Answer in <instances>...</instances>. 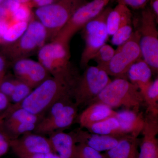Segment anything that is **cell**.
Segmentation results:
<instances>
[{
    "instance_id": "cell-1",
    "label": "cell",
    "mask_w": 158,
    "mask_h": 158,
    "mask_svg": "<svg viewBox=\"0 0 158 158\" xmlns=\"http://www.w3.org/2000/svg\"><path fill=\"white\" fill-rule=\"evenodd\" d=\"M80 76L73 67L55 76H51L33 89L21 102L13 105V108H23L33 114L43 116L56 102L62 99L73 98Z\"/></svg>"
},
{
    "instance_id": "cell-2",
    "label": "cell",
    "mask_w": 158,
    "mask_h": 158,
    "mask_svg": "<svg viewBox=\"0 0 158 158\" xmlns=\"http://www.w3.org/2000/svg\"><path fill=\"white\" fill-rule=\"evenodd\" d=\"M101 102L112 108L124 107L140 112L144 101L138 86L127 79L116 78L111 81L90 104Z\"/></svg>"
},
{
    "instance_id": "cell-3",
    "label": "cell",
    "mask_w": 158,
    "mask_h": 158,
    "mask_svg": "<svg viewBox=\"0 0 158 158\" xmlns=\"http://www.w3.org/2000/svg\"><path fill=\"white\" fill-rule=\"evenodd\" d=\"M86 2V0H62L37 9L36 15L46 30L48 41L56 38L75 11Z\"/></svg>"
},
{
    "instance_id": "cell-4",
    "label": "cell",
    "mask_w": 158,
    "mask_h": 158,
    "mask_svg": "<svg viewBox=\"0 0 158 158\" xmlns=\"http://www.w3.org/2000/svg\"><path fill=\"white\" fill-rule=\"evenodd\" d=\"M48 41L46 30L38 20L29 23L27 28L17 40L6 44L3 49L5 56L14 62L19 59L28 58L39 51Z\"/></svg>"
},
{
    "instance_id": "cell-5",
    "label": "cell",
    "mask_w": 158,
    "mask_h": 158,
    "mask_svg": "<svg viewBox=\"0 0 158 158\" xmlns=\"http://www.w3.org/2000/svg\"><path fill=\"white\" fill-rule=\"evenodd\" d=\"M139 27L140 49L142 59L147 62L152 73L158 72V20L150 8L142 9Z\"/></svg>"
},
{
    "instance_id": "cell-6",
    "label": "cell",
    "mask_w": 158,
    "mask_h": 158,
    "mask_svg": "<svg viewBox=\"0 0 158 158\" xmlns=\"http://www.w3.org/2000/svg\"><path fill=\"white\" fill-rule=\"evenodd\" d=\"M78 109L70 99L59 101L51 106L46 116L38 122L34 133L43 135L69 127L77 116Z\"/></svg>"
},
{
    "instance_id": "cell-7",
    "label": "cell",
    "mask_w": 158,
    "mask_h": 158,
    "mask_svg": "<svg viewBox=\"0 0 158 158\" xmlns=\"http://www.w3.org/2000/svg\"><path fill=\"white\" fill-rule=\"evenodd\" d=\"M111 81L104 69L97 65H88L77 82L74 102L78 107L88 106Z\"/></svg>"
},
{
    "instance_id": "cell-8",
    "label": "cell",
    "mask_w": 158,
    "mask_h": 158,
    "mask_svg": "<svg viewBox=\"0 0 158 158\" xmlns=\"http://www.w3.org/2000/svg\"><path fill=\"white\" fill-rule=\"evenodd\" d=\"M111 8L106 7L98 15L91 20L84 27L83 36L85 46L81 56L80 64L85 69L99 49L106 44L108 35L106 20Z\"/></svg>"
},
{
    "instance_id": "cell-9",
    "label": "cell",
    "mask_w": 158,
    "mask_h": 158,
    "mask_svg": "<svg viewBox=\"0 0 158 158\" xmlns=\"http://www.w3.org/2000/svg\"><path fill=\"white\" fill-rule=\"evenodd\" d=\"M139 40L140 35L136 30L129 39L118 47L111 61L102 68L109 76L127 79V73L131 66L142 58Z\"/></svg>"
},
{
    "instance_id": "cell-10",
    "label": "cell",
    "mask_w": 158,
    "mask_h": 158,
    "mask_svg": "<svg viewBox=\"0 0 158 158\" xmlns=\"http://www.w3.org/2000/svg\"><path fill=\"white\" fill-rule=\"evenodd\" d=\"M37 52L38 62L51 76H55L73 67L70 62L69 44L54 40L46 43Z\"/></svg>"
},
{
    "instance_id": "cell-11",
    "label": "cell",
    "mask_w": 158,
    "mask_h": 158,
    "mask_svg": "<svg viewBox=\"0 0 158 158\" xmlns=\"http://www.w3.org/2000/svg\"><path fill=\"white\" fill-rule=\"evenodd\" d=\"M110 1L111 0H92L85 3L75 11L54 40L69 44L75 34L102 12Z\"/></svg>"
},
{
    "instance_id": "cell-12",
    "label": "cell",
    "mask_w": 158,
    "mask_h": 158,
    "mask_svg": "<svg viewBox=\"0 0 158 158\" xmlns=\"http://www.w3.org/2000/svg\"><path fill=\"white\" fill-rule=\"evenodd\" d=\"M10 147L19 158L37 154L54 153L49 138L36 133H26L10 140Z\"/></svg>"
},
{
    "instance_id": "cell-13",
    "label": "cell",
    "mask_w": 158,
    "mask_h": 158,
    "mask_svg": "<svg viewBox=\"0 0 158 158\" xmlns=\"http://www.w3.org/2000/svg\"><path fill=\"white\" fill-rule=\"evenodd\" d=\"M13 70L16 79L34 89L51 76L41 63L28 58L13 62Z\"/></svg>"
},
{
    "instance_id": "cell-14",
    "label": "cell",
    "mask_w": 158,
    "mask_h": 158,
    "mask_svg": "<svg viewBox=\"0 0 158 158\" xmlns=\"http://www.w3.org/2000/svg\"><path fill=\"white\" fill-rule=\"evenodd\" d=\"M141 134L138 158H158V115L147 113Z\"/></svg>"
},
{
    "instance_id": "cell-15",
    "label": "cell",
    "mask_w": 158,
    "mask_h": 158,
    "mask_svg": "<svg viewBox=\"0 0 158 158\" xmlns=\"http://www.w3.org/2000/svg\"><path fill=\"white\" fill-rule=\"evenodd\" d=\"M72 133L77 144H86L99 152L107 151L112 149L117 145L122 138L124 137L93 134L81 129H79Z\"/></svg>"
},
{
    "instance_id": "cell-16",
    "label": "cell",
    "mask_w": 158,
    "mask_h": 158,
    "mask_svg": "<svg viewBox=\"0 0 158 158\" xmlns=\"http://www.w3.org/2000/svg\"><path fill=\"white\" fill-rule=\"evenodd\" d=\"M116 118L119 123V131L123 136L131 135L138 138L144 127L143 113L126 110L117 112Z\"/></svg>"
},
{
    "instance_id": "cell-17",
    "label": "cell",
    "mask_w": 158,
    "mask_h": 158,
    "mask_svg": "<svg viewBox=\"0 0 158 158\" xmlns=\"http://www.w3.org/2000/svg\"><path fill=\"white\" fill-rule=\"evenodd\" d=\"M117 112L113 108L101 102L92 103L82 111L78 117V121L81 128L87 129L91 125L105 118L115 117Z\"/></svg>"
},
{
    "instance_id": "cell-18",
    "label": "cell",
    "mask_w": 158,
    "mask_h": 158,
    "mask_svg": "<svg viewBox=\"0 0 158 158\" xmlns=\"http://www.w3.org/2000/svg\"><path fill=\"white\" fill-rule=\"evenodd\" d=\"M48 138L54 153L61 158H75L77 142L72 132L57 131L50 134Z\"/></svg>"
},
{
    "instance_id": "cell-19",
    "label": "cell",
    "mask_w": 158,
    "mask_h": 158,
    "mask_svg": "<svg viewBox=\"0 0 158 158\" xmlns=\"http://www.w3.org/2000/svg\"><path fill=\"white\" fill-rule=\"evenodd\" d=\"M140 140L131 135L124 136L112 149L105 152L107 158H138Z\"/></svg>"
},
{
    "instance_id": "cell-20",
    "label": "cell",
    "mask_w": 158,
    "mask_h": 158,
    "mask_svg": "<svg viewBox=\"0 0 158 158\" xmlns=\"http://www.w3.org/2000/svg\"><path fill=\"white\" fill-rule=\"evenodd\" d=\"M152 74L149 65L142 58L131 66L127 73V78L131 83L137 85L141 91L152 82Z\"/></svg>"
},
{
    "instance_id": "cell-21",
    "label": "cell",
    "mask_w": 158,
    "mask_h": 158,
    "mask_svg": "<svg viewBox=\"0 0 158 158\" xmlns=\"http://www.w3.org/2000/svg\"><path fill=\"white\" fill-rule=\"evenodd\" d=\"M132 23V14L127 6L118 4L108 13L106 25L109 36H113L118 28L123 26Z\"/></svg>"
},
{
    "instance_id": "cell-22",
    "label": "cell",
    "mask_w": 158,
    "mask_h": 158,
    "mask_svg": "<svg viewBox=\"0 0 158 158\" xmlns=\"http://www.w3.org/2000/svg\"><path fill=\"white\" fill-rule=\"evenodd\" d=\"M119 123L116 117H110L94 123L86 129L93 134L123 137L119 131Z\"/></svg>"
},
{
    "instance_id": "cell-23",
    "label": "cell",
    "mask_w": 158,
    "mask_h": 158,
    "mask_svg": "<svg viewBox=\"0 0 158 158\" xmlns=\"http://www.w3.org/2000/svg\"><path fill=\"white\" fill-rule=\"evenodd\" d=\"M141 92L144 103L147 106V113L158 115V78L152 81L150 84Z\"/></svg>"
},
{
    "instance_id": "cell-24",
    "label": "cell",
    "mask_w": 158,
    "mask_h": 158,
    "mask_svg": "<svg viewBox=\"0 0 158 158\" xmlns=\"http://www.w3.org/2000/svg\"><path fill=\"white\" fill-rule=\"evenodd\" d=\"M4 122L5 124L18 123H31L37 124L43 116L36 115L22 108L13 109Z\"/></svg>"
},
{
    "instance_id": "cell-25",
    "label": "cell",
    "mask_w": 158,
    "mask_h": 158,
    "mask_svg": "<svg viewBox=\"0 0 158 158\" xmlns=\"http://www.w3.org/2000/svg\"><path fill=\"white\" fill-rule=\"evenodd\" d=\"M29 22H16L9 26L4 35L2 40L7 44L14 42L24 33L28 26Z\"/></svg>"
},
{
    "instance_id": "cell-26",
    "label": "cell",
    "mask_w": 158,
    "mask_h": 158,
    "mask_svg": "<svg viewBox=\"0 0 158 158\" xmlns=\"http://www.w3.org/2000/svg\"><path fill=\"white\" fill-rule=\"evenodd\" d=\"M36 125L37 124L34 123H18L9 124L4 123L3 127H5L7 132H8V133L6 134H6L7 135L8 134H10L9 135V138L11 135L13 137L11 139H14L26 133L34 131L36 127Z\"/></svg>"
},
{
    "instance_id": "cell-27",
    "label": "cell",
    "mask_w": 158,
    "mask_h": 158,
    "mask_svg": "<svg viewBox=\"0 0 158 158\" xmlns=\"http://www.w3.org/2000/svg\"><path fill=\"white\" fill-rule=\"evenodd\" d=\"M115 51L111 46L105 44L99 49L92 59L97 62V66L103 68L113 58Z\"/></svg>"
},
{
    "instance_id": "cell-28",
    "label": "cell",
    "mask_w": 158,
    "mask_h": 158,
    "mask_svg": "<svg viewBox=\"0 0 158 158\" xmlns=\"http://www.w3.org/2000/svg\"><path fill=\"white\" fill-rule=\"evenodd\" d=\"M132 23L126 24L120 27L112 36V44L119 46L126 42L134 33Z\"/></svg>"
},
{
    "instance_id": "cell-29",
    "label": "cell",
    "mask_w": 158,
    "mask_h": 158,
    "mask_svg": "<svg viewBox=\"0 0 158 158\" xmlns=\"http://www.w3.org/2000/svg\"><path fill=\"white\" fill-rule=\"evenodd\" d=\"M33 90L27 85L16 79L14 91L9 101L12 102L14 105L18 104L28 96Z\"/></svg>"
},
{
    "instance_id": "cell-30",
    "label": "cell",
    "mask_w": 158,
    "mask_h": 158,
    "mask_svg": "<svg viewBox=\"0 0 158 158\" xmlns=\"http://www.w3.org/2000/svg\"><path fill=\"white\" fill-rule=\"evenodd\" d=\"M75 158H107L104 154L83 143H77Z\"/></svg>"
},
{
    "instance_id": "cell-31",
    "label": "cell",
    "mask_w": 158,
    "mask_h": 158,
    "mask_svg": "<svg viewBox=\"0 0 158 158\" xmlns=\"http://www.w3.org/2000/svg\"><path fill=\"white\" fill-rule=\"evenodd\" d=\"M118 4H122L134 9H143L146 8L149 0H116Z\"/></svg>"
},
{
    "instance_id": "cell-32",
    "label": "cell",
    "mask_w": 158,
    "mask_h": 158,
    "mask_svg": "<svg viewBox=\"0 0 158 158\" xmlns=\"http://www.w3.org/2000/svg\"><path fill=\"white\" fill-rule=\"evenodd\" d=\"M12 14L13 19L16 22H29L30 12L26 7L20 6Z\"/></svg>"
},
{
    "instance_id": "cell-33",
    "label": "cell",
    "mask_w": 158,
    "mask_h": 158,
    "mask_svg": "<svg viewBox=\"0 0 158 158\" xmlns=\"http://www.w3.org/2000/svg\"><path fill=\"white\" fill-rule=\"evenodd\" d=\"M15 80H5L0 85V92L8 97L9 99L14 91Z\"/></svg>"
},
{
    "instance_id": "cell-34",
    "label": "cell",
    "mask_w": 158,
    "mask_h": 158,
    "mask_svg": "<svg viewBox=\"0 0 158 158\" xmlns=\"http://www.w3.org/2000/svg\"><path fill=\"white\" fill-rule=\"evenodd\" d=\"M10 140L6 132L0 130V158L8 152L10 147Z\"/></svg>"
},
{
    "instance_id": "cell-35",
    "label": "cell",
    "mask_w": 158,
    "mask_h": 158,
    "mask_svg": "<svg viewBox=\"0 0 158 158\" xmlns=\"http://www.w3.org/2000/svg\"><path fill=\"white\" fill-rule=\"evenodd\" d=\"M7 10L13 13L20 6V4L14 0H4L2 3Z\"/></svg>"
},
{
    "instance_id": "cell-36",
    "label": "cell",
    "mask_w": 158,
    "mask_h": 158,
    "mask_svg": "<svg viewBox=\"0 0 158 158\" xmlns=\"http://www.w3.org/2000/svg\"><path fill=\"white\" fill-rule=\"evenodd\" d=\"M9 103L8 97L0 92V114L4 113L9 107Z\"/></svg>"
},
{
    "instance_id": "cell-37",
    "label": "cell",
    "mask_w": 158,
    "mask_h": 158,
    "mask_svg": "<svg viewBox=\"0 0 158 158\" xmlns=\"http://www.w3.org/2000/svg\"><path fill=\"white\" fill-rule=\"evenodd\" d=\"M6 68V59L2 56H0V85L5 80Z\"/></svg>"
},
{
    "instance_id": "cell-38",
    "label": "cell",
    "mask_w": 158,
    "mask_h": 158,
    "mask_svg": "<svg viewBox=\"0 0 158 158\" xmlns=\"http://www.w3.org/2000/svg\"><path fill=\"white\" fill-rule=\"evenodd\" d=\"M24 158H61L59 156L53 152L37 154Z\"/></svg>"
},
{
    "instance_id": "cell-39",
    "label": "cell",
    "mask_w": 158,
    "mask_h": 158,
    "mask_svg": "<svg viewBox=\"0 0 158 158\" xmlns=\"http://www.w3.org/2000/svg\"><path fill=\"white\" fill-rule=\"evenodd\" d=\"M150 9L158 20V0H149Z\"/></svg>"
},
{
    "instance_id": "cell-40",
    "label": "cell",
    "mask_w": 158,
    "mask_h": 158,
    "mask_svg": "<svg viewBox=\"0 0 158 158\" xmlns=\"http://www.w3.org/2000/svg\"><path fill=\"white\" fill-rule=\"evenodd\" d=\"M11 111V106H9V107L4 113L0 114V130L2 129V127H3L5 119H6V117L9 116Z\"/></svg>"
},
{
    "instance_id": "cell-41",
    "label": "cell",
    "mask_w": 158,
    "mask_h": 158,
    "mask_svg": "<svg viewBox=\"0 0 158 158\" xmlns=\"http://www.w3.org/2000/svg\"><path fill=\"white\" fill-rule=\"evenodd\" d=\"M9 26L6 21L0 20V40H2V37Z\"/></svg>"
},
{
    "instance_id": "cell-42",
    "label": "cell",
    "mask_w": 158,
    "mask_h": 158,
    "mask_svg": "<svg viewBox=\"0 0 158 158\" xmlns=\"http://www.w3.org/2000/svg\"><path fill=\"white\" fill-rule=\"evenodd\" d=\"M8 11L7 9L2 5L0 4V20L6 21L8 15Z\"/></svg>"
},
{
    "instance_id": "cell-43",
    "label": "cell",
    "mask_w": 158,
    "mask_h": 158,
    "mask_svg": "<svg viewBox=\"0 0 158 158\" xmlns=\"http://www.w3.org/2000/svg\"><path fill=\"white\" fill-rule=\"evenodd\" d=\"M34 2L36 3L39 7L48 6L53 4L54 0H34Z\"/></svg>"
},
{
    "instance_id": "cell-44",
    "label": "cell",
    "mask_w": 158,
    "mask_h": 158,
    "mask_svg": "<svg viewBox=\"0 0 158 158\" xmlns=\"http://www.w3.org/2000/svg\"><path fill=\"white\" fill-rule=\"evenodd\" d=\"M14 1H16L17 2L20 3H24L27 2L29 1V0H14Z\"/></svg>"
},
{
    "instance_id": "cell-45",
    "label": "cell",
    "mask_w": 158,
    "mask_h": 158,
    "mask_svg": "<svg viewBox=\"0 0 158 158\" xmlns=\"http://www.w3.org/2000/svg\"><path fill=\"white\" fill-rule=\"evenodd\" d=\"M4 1V0H0V4H2V3L3 2V1Z\"/></svg>"
}]
</instances>
